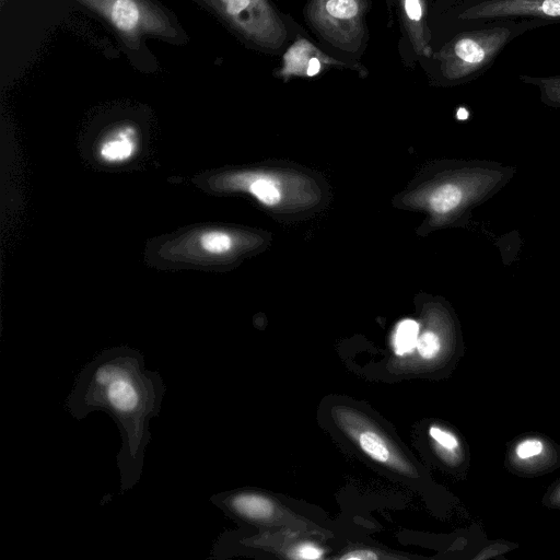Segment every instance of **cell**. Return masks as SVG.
Listing matches in <instances>:
<instances>
[{
  "label": "cell",
  "instance_id": "1",
  "mask_svg": "<svg viewBox=\"0 0 560 560\" xmlns=\"http://www.w3.org/2000/svg\"><path fill=\"white\" fill-rule=\"evenodd\" d=\"M164 393L160 374L145 369L142 354L115 348L83 368L67 399L69 412L78 420L105 411L116 421L122 440L117 454L122 491L140 480L144 450L151 440L149 422L159 415Z\"/></svg>",
  "mask_w": 560,
  "mask_h": 560
},
{
  "label": "cell",
  "instance_id": "2",
  "mask_svg": "<svg viewBox=\"0 0 560 560\" xmlns=\"http://www.w3.org/2000/svg\"><path fill=\"white\" fill-rule=\"evenodd\" d=\"M527 25H498L458 36L444 52L446 75L464 79L489 67L504 46Z\"/></svg>",
  "mask_w": 560,
  "mask_h": 560
},
{
  "label": "cell",
  "instance_id": "3",
  "mask_svg": "<svg viewBox=\"0 0 560 560\" xmlns=\"http://www.w3.org/2000/svg\"><path fill=\"white\" fill-rule=\"evenodd\" d=\"M235 245V237L230 232L202 229L170 242L163 250L170 259L206 262L225 257Z\"/></svg>",
  "mask_w": 560,
  "mask_h": 560
},
{
  "label": "cell",
  "instance_id": "4",
  "mask_svg": "<svg viewBox=\"0 0 560 560\" xmlns=\"http://www.w3.org/2000/svg\"><path fill=\"white\" fill-rule=\"evenodd\" d=\"M463 19L535 18L560 20V0H485L467 9Z\"/></svg>",
  "mask_w": 560,
  "mask_h": 560
},
{
  "label": "cell",
  "instance_id": "5",
  "mask_svg": "<svg viewBox=\"0 0 560 560\" xmlns=\"http://www.w3.org/2000/svg\"><path fill=\"white\" fill-rule=\"evenodd\" d=\"M125 35H137L150 30L152 21L140 0H89Z\"/></svg>",
  "mask_w": 560,
  "mask_h": 560
},
{
  "label": "cell",
  "instance_id": "6",
  "mask_svg": "<svg viewBox=\"0 0 560 560\" xmlns=\"http://www.w3.org/2000/svg\"><path fill=\"white\" fill-rule=\"evenodd\" d=\"M139 149V133L131 124H121L110 129L98 142L96 155L106 164L130 161Z\"/></svg>",
  "mask_w": 560,
  "mask_h": 560
},
{
  "label": "cell",
  "instance_id": "7",
  "mask_svg": "<svg viewBox=\"0 0 560 560\" xmlns=\"http://www.w3.org/2000/svg\"><path fill=\"white\" fill-rule=\"evenodd\" d=\"M223 16L248 34L257 32L256 13L260 0H208Z\"/></svg>",
  "mask_w": 560,
  "mask_h": 560
},
{
  "label": "cell",
  "instance_id": "8",
  "mask_svg": "<svg viewBox=\"0 0 560 560\" xmlns=\"http://www.w3.org/2000/svg\"><path fill=\"white\" fill-rule=\"evenodd\" d=\"M230 511L241 517L265 521L271 517L275 512L273 503L262 495L256 493H236L225 499Z\"/></svg>",
  "mask_w": 560,
  "mask_h": 560
},
{
  "label": "cell",
  "instance_id": "9",
  "mask_svg": "<svg viewBox=\"0 0 560 560\" xmlns=\"http://www.w3.org/2000/svg\"><path fill=\"white\" fill-rule=\"evenodd\" d=\"M361 450L378 463L394 465L400 468L397 458L393 456L390 448L384 438L376 431L365 428L355 435Z\"/></svg>",
  "mask_w": 560,
  "mask_h": 560
},
{
  "label": "cell",
  "instance_id": "10",
  "mask_svg": "<svg viewBox=\"0 0 560 560\" xmlns=\"http://www.w3.org/2000/svg\"><path fill=\"white\" fill-rule=\"evenodd\" d=\"M526 84L535 85L539 90L540 101L553 108H560V74L551 77L520 75Z\"/></svg>",
  "mask_w": 560,
  "mask_h": 560
},
{
  "label": "cell",
  "instance_id": "11",
  "mask_svg": "<svg viewBox=\"0 0 560 560\" xmlns=\"http://www.w3.org/2000/svg\"><path fill=\"white\" fill-rule=\"evenodd\" d=\"M419 325L416 320L404 319L401 320L395 330L393 345L396 354H405L411 352L418 340Z\"/></svg>",
  "mask_w": 560,
  "mask_h": 560
},
{
  "label": "cell",
  "instance_id": "12",
  "mask_svg": "<svg viewBox=\"0 0 560 560\" xmlns=\"http://www.w3.org/2000/svg\"><path fill=\"white\" fill-rule=\"evenodd\" d=\"M545 451V443L539 438H526L514 447V455L520 460H529L539 457Z\"/></svg>",
  "mask_w": 560,
  "mask_h": 560
},
{
  "label": "cell",
  "instance_id": "13",
  "mask_svg": "<svg viewBox=\"0 0 560 560\" xmlns=\"http://www.w3.org/2000/svg\"><path fill=\"white\" fill-rule=\"evenodd\" d=\"M326 11L336 19H352L358 14L359 5L355 0H328Z\"/></svg>",
  "mask_w": 560,
  "mask_h": 560
},
{
  "label": "cell",
  "instance_id": "14",
  "mask_svg": "<svg viewBox=\"0 0 560 560\" xmlns=\"http://www.w3.org/2000/svg\"><path fill=\"white\" fill-rule=\"evenodd\" d=\"M416 347L423 359L430 360L440 352L441 340L435 332L425 331L418 338Z\"/></svg>",
  "mask_w": 560,
  "mask_h": 560
},
{
  "label": "cell",
  "instance_id": "15",
  "mask_svg": "<svg viewBox=\"0 0 560 560\" xmlns=\"http://www.w3.org/2000/svg\"><path fill=\"white\" fill-rule=\"evenodd\" d=\"M429 433L445 452L454 453L459 447L457 438L447 430L433 425L430 428Z\"/></svg>",
  "mask_w": 560,
  "mask_h": 560
},
{
  "label": "cell",
  "instance_id": "16",
  "mask_svg": "<svg viewBox=\"0 0 560 560\" xmlns=\"http://www.w3.org/2000/svg\"><path fill=\"white\" fill-rule=\"evenodd\" d=\"M405 10L408 18L412 21H418L422 16L420 0H405Z\"/></svg>",
  "mask_w": 560,
  "mask_h": 560
},
{
  "label": "cell",
  "instance_id": "17",
  "mask_svg": "<svg viewBox=\"0 0 560 560\" xmlns=\"http://www.w3.org/2000/svg\"><path fill=\"white\" fill-rule=\"evenodd\" d=\"M377 558L378 556L370 550H354L341 557L346 560H374Z\"/></svg>",
  "mask_w": 560,
  "mask_h": 560
},
{
  "label": "cell",
  "instance_id": "18",
  "mask_svg": "<svg viewBox=\"0 0 560 560\" xmlns=\"http://www.w3.org/2000/svg\"><path fill=\"white\" fill-rule=\"evenodd\" d=\"M298 558L302 559H318L322 556V550L317 549L313 545H303L296 551Z\"/></svg>",
  "mask_w": 560,
  "mask_h": 560
},
{
  "label": "cell",
  "instance_id": "19",
  "mask_svg": "<svg viewBox=\"0 0 560 560\" xmlns=\"http://www.w3.org/2000/svg\"><path fill=\"white\" fill-rule=\"evenodd\" d=\"M319 67H320L319 61H318L316 58H313V59L310 61V67H308V71H307V73H308L310 75H314V74H316V73L318 72V70H319Z\"/></svg>",
  "mask_w": 560,
  "mask_h": 560
},
{
  "label": "cell",
  "instance_id": "20",
  "mask_svg": "<svg viewBox=\"0 0 560 560\" xmlns=\"http://www.w3.org/2000/svg\"><path fill=\"white\" fill-rule=\"evenodd\" d=\"M555 500H556V502H557L558 504H560V490L557 492V495H556V499H555Z\"/></svg>",
  "mask_w": 560,
  "mask_h": 560
}]
</instances>
